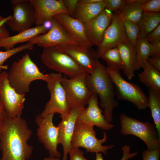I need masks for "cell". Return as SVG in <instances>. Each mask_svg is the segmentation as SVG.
<instances>
[{"label": "cell", "mask_w": 160, "mask_h": 160, "mask_svg": "<svg viewBox=\"0 0 160 160\" xmlns=\"http://www.w3.org/2000/svg\"><path fill=\"white\" fill-rule=\"evenodd\" d=\"M21 116L7 118L4 123L0 131V160H27L31 156L33 147L28 142L32 132Z\"/></svg>", "instance_id": "1"}, {"label": "cell", "mask_w": 160, "mask_h": 160, "mask_svg": "<svg viewBox=\"0 0 160 160\" xmlns=\"http://www.w3.org/2000/svg\"><path fill=\"white\" fill-rule=\"evenodd\" d=\"M86 80L89 89L95 92L99 97L105 119L110 123L112 120L113 109L118 106V103L115 98L114 85L106 67L98 60L92 74L86 73Z\"/></svg>", "instance_id": "2"}, {"label": "cell", "mask_w": 160, "mask_h": 160, "mask_svg": "<svg viewBox=\"0 0 160 160\" xmlns=\"http://www.w3.org/2000/svg\"><path fill=\"white\" fill-rule=\"evenodd\" d=\"M7 73L10 85L20 94L29 92L30 85L33 81L40 80L46 82L48 77V74L40 71L28 53L12 63Z\"/></svg>", "instance_id": "3"}, {"label": "cell", "mask_w": 160, "mask_h": 160, "mask_svg": "<svg viewBox=\"0 0 160 160\" xmlns=\"http://www.w3.org/2000/svg\"><path fill=\"white\" fill-rule=\"evenodd\" d=\"M119 118L122 135L137 137L144 142L149 150L160 149V139L154 124L142 122L124 113L121 114Z\"/></svg>", "instance_id": "4"}, {"label": "cell", "mask_w": 160, "mask_h": 160, "mask_svg": "<svg viewBox=\"0 0 160 160\" xmlns=\"http://www.w3.org/2000/svg\"><path fill=\"white\" fill-rule=\"evenodd\" d=\"M41 61L48 68L70 77H78L86 72L70 55L58 47L43 48Z\"/></svg>", "instance_id": "5"}, {"label": "cell", "mask_w": 160, "mask_h": 160, "mask_svg": "<svg viewBox=\"0 0 160 160\" xmlns=\"http://www.w3.org/2000/svg\"><path fill=\"white\" fill-rule=\"evenodd\" d=\"M106 70L114 85L118 100L130 102L139 110H144L148 107V97L138 85L124 80L119 70L109 66Z\"/></svg>", "instance_id": "6"}, {"label": "cell", "mask_w": 160, "mask_h": 160, "mask_svg": "<svg viewBox=\"0 0 160 160\" xmlns=\"http://www.w3.org/2000/svg\"><path fill=\"white\" fill-rule=\"evenodd\" d=\"M94 126L76 122L71 142V147H82L86 149L87 152L100 153H107L108 150L114 146V144L104 146L102 144L106 142L107 135L103 132V137L99 139L96 137Z\"/></svg>", "instance_id": "7"}, {"label": "cell", "mask_w": 160, "mask_h": 160, "mask_svg": "<svg viewBox=\"0 0 160 160\" xmlns=\"http://www.w3.org/2000/svg\"><path fill=\"white\" fill-rule=\"evenodd\" d=\"M48 75L46 82L51 97L40 114L43 117L52 113L63 115L68 112L69 108L66 93L61 83L62 74L52 72Z\"/></svg>", "instance_id": "8"}, {"label": "cell", "mask_w": 160, "mask_h": 160, "mask_svg": "<svg viewBox=\"0 0 160 160\" xmlns=\"http://www.w3.org/2000/svg\"><path fill=\"white\" fill-rule=\"evenodd\" d=\"M49 20L51 26L49 31L44 33L36 36L28 42L43 48L80 46L54 17Z\"/></svg>", "instance_id": "9"}, {"label": "cell", "mask_w": 160, "mask_h": 160, "mask_svg": "<svg viewBox=\"0 0 160 160\" xmlns=\"http://www.w3.org/2000/svg\"><path fill=\"white\" fill-rule=\"evenodd\" d=\"M7 72L0 73V103H1L8 118L21 116L24 108L25 94H20L10 85Z\"/></svg>", "instance_id": "10"}, {"label": "cell", "mask_w": 160, "mask_h": 160, "mask_svg": "<svg viewBox=\"0 0 160 160\" xmlns=\"http://www.w3.org/2000/svg\"><path fill=\"white\" fill-rule=\"evenodd\" d=\"M54 114L51 113L44 117L40 114L36 116L35 121L38 126L37 135L38 140L48 151L49 156L60 158L61 153L57 149L59 144L58 128L53 122Z\"/></svg>", "instance_id": "11"}, {"label": "cell", "mask_w": 160, "mask_h": 160, "mask_svg": "<svg viewBox=\"0 0 160 160\" xmlns=\"http://www.w3.org/2000/svg\"><path fill=\"white\" fill-rule=\"evenodd\" d=\"M13 15L5 23L12 31L18 33L31 28L35 23L34 8L28 0H12Z\"/></svg>", "instance_id": "12"}, {"label": "cell", "mask_w": 160, "mask_h": 160, "mask_svg": "<svg viewBox=\"0 0 160 160\" xmlns=\"http://www.w3.org/2000/svg\"><path fill=\"white\" fill-rule=\"evenodd\" d=\"M86 73L78 77L68 79L62 77L61 83L65 90L69 109L85 107L93 92L88 87L86 80Z\"/></svg>", "instance_id": "13"}, {"label": "cell", "mask_w": 160, "mask_h": 160, "mask_svg": "<svg viewBox=\"0 0 160 160\" xmlns=\"http://www.w3.org/2000/svg\"><path fill=\"white\" fill-rule=\"evenodd\" d=\"M129 42L123 19L119 13L115 12L113 13L111 22L105 31L100 44L97 47L98 58H100L105 51Z\"/></svg>", "instance_id": "14"}, {"label": "cell", "mask_w": 160, "mask_h": 160, "mask_svg": "<svg viewBox=\"0 0 160 160\" xmlns=\"http://www.w3.org/2000/svg\"><path fill=\"white\" fill-rule=\"evenodd\" d=\"M85 107H77L70 108L65 114L60 116L61 120L57 126L58 143L63 147L62 160H67L68 155L71 149V142L78 116Z\"/></svg>", "instance_id": "15"}, {"label": "cell", "mask_w": 160, "mask_h": 160, "mask_svg": "<svg viewBox=\"0 0 160 160\" xmlns=\"http://www.w3.org/2000/svg\"><path fill=\"white\" fill-rule=\"evenodd\" d=\"M87 108H84L80 113L76 122L80 124L96 126L102 130H108L114 125L105 120L103 111L98 106V97L93 92L89 98Z\"/></svg>", "instance_id": "16"}, {"label": "cell", "mask_w": 160, "mask_h": 160, "mask_svg": "<svg viewBox=\"0 0 160 160\" xmlns=\"http://www.w3.org/2000/svg\"><path fill=\"white\" fill-rule=\"evenodd\" d=\"M112 12L105 8L98 15L83 23L86 36L93 46L98 47L100 44L104 33L110 25Z\"/></svg>", "instance_id": "17"}, {"label": "cell", "mask_w": 160, "mask_h": 160, "mask_svg": "<svg viewBox=\"0 0 160 160\" xmlns=\"http://www.w3.org/2000/svg\"><path fill=\"white\" fill-rule=\"evenodd\" d=\"M29 1L34 10L36 26L43 24L58 14L68 15L63 0H30Z\"/></svg>", "instance_id": "18"}, {"label": "cell", "mask_w": 160, "mask_h": 160, "mask_svg": "<svg viewBox=\"0 0 160 160\" xmlns=\"http://www.w3.org/2000/svg\"><path fill=\"white\" fill-rule=\"evenodd\" d=\"M58 47L72 58L86 73L92 74L98 58L96 51L92 47L81 46Z\"/></svg>", "instance_id": "19"}, {"label": "cell", "mask_w": 160, "mask_h": 160, "mask_svg": "<svg viewBox=\"0 0 160 160\" xmlns=\"http://www.w3.org/2000/svg\"><path fill=\"white\" fill-rule=\"evenodd\" d=\"M53 17L80 46L87 47L93 46L86 36L83 23L66 14H58Z\"/></svg>", "instance_id": "20"}, {"label": "cell", "mask_w": 160, "mask_h": 160, "mask_svg": "<svg viewBox=\"0 0 160 160\" xmlns=\"http://www.w3.org/2000/svg\"><path fill=\"white\" fill-rule=\"evenodd\" d=\"M49 30L44 24L32 27L15 35L0 39V48H4L6 50L14 48L16 44L28 42L36 36L44 33Z\"/></svg>", "instance_id": "21"}, {"label": "cell", "mask_w": 160, "mask_h": 160, "mask_svg": "<svg viewBox=\"0 0 160 160\" xmlns=\"http://www.w3.org/2000/svg\"><path fill=\"white\" fill-rule=\"evenodd\" d=\"M104 1L93 4L79 1L73 17L83 23L91 20L96 17L105 8Z\"/></svg>", "instance_id": "22"}, {"label": "cell", "mask_w": 160, "mask_h": 160, "mask_svg": "<svg viewBox=\"0 0 160 160\" xmlns=\"http://www.w3.org/2000/svg\"><path fill=\"white\" fill-rule=\"evenodd\" d=\"M117 47L124 65L123 72L128 79L131 80L134 76L136 63L135 47L129 42L120 44Z\"/></svg>", "instance_id": "23"}, {"label": "cell", "mask_w": 160, "mask_h": 160, "mask_svg": "<svg viewBox=\"0 0 160 160\" xmlns=\"http://www.w3.org/2000/svg\"><path fill=\"white\" fill-rule=\"evenodd\" d=\"M145 0H127L119 10L123 19L135 24H138L144 13L142 5Z\"/></svg>", "instance_id": "24"}, {"label": "cell", "mask_w": 160, "mask_h": 160, "mask_svg": "<svg viewBox=\"0 0 160 160\" xmlns=\"http://www.w3.org/2000/svg\"><path fill=\"white\" fill-rule=\"evenodd\" d=\"M143 70L138 74L140 82L148 87H152L160 93V71L146 61Z\"/></svg>", "instance_id": "25"}, {"label": "cell", "mask_w": 160, "mask_h": 160, "mask_svg": "<svg viewBox=\"0 0 160 160\" xmlns=\"http://www.w3.org/2000/svg\"><path fill=\"white\" fill-rule=\"evenodd\" d=\"M160 13L144 12L138 23L140 31V38L146 37L150 32L160 25Z\"/></svg>", "instance_id": "26"}, {"label": "cell", "mask_w": 160, "mask_h": 160, "mask_svg": "<svg viewBox=\"0 0 160 160\" xmlns=\"http://www.w3.org/2000/svg\"><path fill=\"white\" fill-rule=\"evenodd\" d=\"M148 88V107L151 109L158 135L160 138V93L153 88Z\"/></svg>", "instance_id": "27"}, {"label": "cell", "mask_w": 160, "mask_h": 160, "mask_svg": "<svg viewBox=\"0 0 160 160\" xmlns=\"http://www.w3.org/2000/svg\"><path fill=\"white\" fill-rule=\"evenodd\" d=\"M136 63L134 70L143 68L151 52V45L146 38H139L135 47Z\"/></svg>", "instance_id": "28"}, {"label": "cell", "mask_w": 160, "mask_h": 160, "mask_svg": "<svg viewBox=\"0 0 160 160\" xmlns=\"http://www.w3.org/2000/svg\"><path fill=\"white\" fill-rule=\"evenodd\" d=\"M100 58L105 61L108 66L119 70L124 69V65L118 47L105 51L101 55Z\"/></svg>", "instance_id": "29"}, {"label": "cell", "mask_w": 160, "mask_h": 160, "mask_svg": "<svg viewBox=\"0 0 160 160\" xmlns=\"http://www.w3.org/2000/svg\"><path fill=\"white\" fill-rule=\"evenodd\" d=\"M34 44L29 42L16 47H14L5 51H0V73L3 70H7L8 65H3L4 62L10 57L26 49L31 50Z\"/></svg>", "instance_id": "30"}, {"label": "cell", "mask_w": 160, "mask_h": 160, "mask_svg": "<svg viewBox=\"0 0 160 160\" xmlns=\"http://www.w3.org/2000/svg\"><path fill=\"white\" fill-rule=\"evenodd\" d=\"M124 25L129 42L135 47L140 38V31L138 24L123 19Z\"/></svg>", "instance_id": "31"}, {"label": "cell", "mask_w": 160, "mask_h": 160, "mask_svg": "<svg viewBox=\"0 0 160 160\" xmlns=\"http://www.w3.org/2000/svg\"><path fill=\"white\" fill-rule=\"evenodd\" d=\"M144 12L152 13L159 12L160 0H145L142 5Z\"/></svg>", "instance_id": "32"}, {"label": "cell", "mask_w": 160, "mask_h": 160, "mask_svg": "<svg viewBox=\"0 0 160 160\" xmlns=\"http://www.w3.org/2000/svg\"><path fill=\"white\" fill-rule=\"evenodd\" d=\"M127 0H104L105 8L113 12L119 10Z\"/></svg>", "instance_id": "33"}, {"label": "cell", "mask_w": 160, "mask_h": 160, "mask_svg": "<svg viewBox=\"0 0 160 160\" xmlns=\"http://www.w3.org/2000/svg\"><path fill=\"white\" fill-rule=\"evenodd\" d=\"M130 146L127 145L122 147L121 149L123 153V156L121 160H128L132 158L138 153V152L130 153ZM95 160H104L102 154L101 153H96Z\"/></svg>", "instance_id": "34"}, {"label": "cell", "mask_w": 160, "mask_h": 160, "mask_svg": "<svg viewBox=\"0 0 160 160\" xmlns=\"http://www.w3.org/2000/svg\"><path fill=\"white\" fill-rule=\"evenodd\" d=\"M143 160H159L160 149L144 150L142 153Z\"/></svg>", "instance_id": "35"}, {"label": "cell", "mask_w": 160, "mask_h": 160, "mask_svg": "<svg viewBox=\"0 0 160 160\" xmlns=\"http://www.w3.org/2000/svg\"><path fill=\"white\" fill-rule=\"evenodd\" d=\"M68 154L70 160H88L84 157L83 152L79 148H72Z\"/></svg>", "instance_id": "36"}, {"label": "cell", "mask_w": 160, "mask_h": 160, "mask_svg": "<svg viewBox=\"0 0 160 160\" xmlns=\"http://www.w3.org/2000/svg\"><path fill=\"white\" fill-rule=\"evenodd\" d=\"M145 38L149 43L160 41V24L148 33Z\"/></svg>", "instance_id": "37"}, {"label": "cell", "mask_w": 160, "mask_h": 160, "mask_svg": "<svg viewBox=\"0 0 160 160\" xmlns=\"http://www.w3.org/2000/svg\"><path fill=\"white\" fill-rule=\"evenodd\" d=\"M64 4L67 9L68 15L73 17L79 0H63Z\"/></svg>", "instance_id": "38"}, {"label": "cell", "mask_w": 160, "mask_h": 160, "mask_svg": "<svg viewBox=\"0 0 160 160\" xmlns=\"http://www.w3.org/2000/svg\"><path fill=\"white\" fill-rule=\"evenodd\" d=\"M9 17L4 18L0 16V40L9 36V34L5 23Z\"/></svg>", "instance_id": "39"}, {"label": "cell", "mask_w": 160, "mask_h": 160, "mask_svg": "<svg viewBox=\"0 0 160 160\" xmlns=\"http://www.w3.org/2000/svg\"><path fill=\"white\" fill-rule=\"evenodd\" d=\"M150 44L151 52L150 56L151 57H160V41Z\"/></svg>", "instance_id": "40"}, {"label": "cell", "mask_w": 160, "mask_h": 160, "mask_svg": "<svg viewBox=\"0 0 160 160\" xmlns=\"http://www.w3.org/2000/svg\"><path fill=\"white\" fill-rule=\"evenodd\" d=\"M147 61L153 68L160 71V57H148Z\"/></svg>", "instance_id": "41"}, {"label": "cell", "mask_w": 160, "mask_h": 160, "mask_svg": "<svg viewBox=\"0 0 160 160\" xmlns=\"http://www.w3.org/2000/svg\"><path fill=\"white\" fill-rule=\"evenodd\" d=\"M7 118L3 105L0 103V131L5 120Z\"/></svg>", "instance_id": "42"}, {"label": "cell", "mask_w": 160, "mask_h": 160, "mask_svg": "<svg viewBox=\"0 0 160 160\" xmlns=\"http://www.w3.org/2000/svg\"><path fill=\"white\" fill-rule=\"evenodd\" d=\"M104 0H79V1L88 4H93L103 1Z\"/></svg>", "instance_id": "43"}, {"label": "cell", "mask_w": 160, "mask_h": 160, "mask_svg": "<svg viewBox=\"0 0 160 160\" xmlns=\"http://www.w3.org/2000/svg\"><path fill=\"white\" fill-rule=\"evenodd\" d=\"M44 160H61L60 158L49 157L44 159Z\"/></svg>", "instance_id": "44"}]
</instances>
